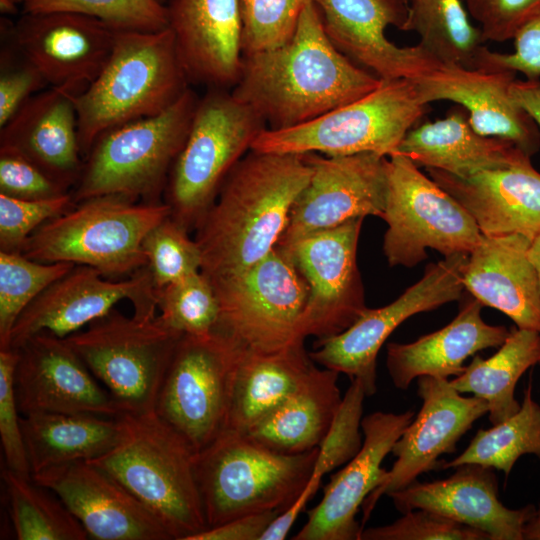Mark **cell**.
Wrapping results in <instances>:
<instances>
[{
	"mask_svg": "<svg viewBox=\"0 0 540 540\" xmlns=\"http://www.w3.org/2000/svg\"><path fill=\"white\" fill-rule=\"evenodd\" d=\"M18 54L19 61H14L6 50L1 53L0 128L29 98L49 85L41 73L19 52Z\"/></svg>",
	"mask_w": 540,
	"mask_h": 540,
	"instance_id": "50",
	"label": "cell"
},
{
	"mask_svg": "<svg viewBox=\"0 0 540 540\" xmlns=\"http://www.w3.org/2000/svg\"><path fill=\"white\" fill-rule=\"evenodd\" d=\"M265 129L263 118L231 91L208 89L169 174L164 194L170 217L195 230L227 175Z\"/></svg>",
	"mask_w": 540,
	"mask_h": 540,
	"instance_id": "8",
	"label": "cell"
},
{
	"mask_svg": "<svg viewBox=\"0 0 540 540\" xmlns=\"http://www.w3.org/2000/svg\"><path fill=\"white\" fill-rule=\"evenodd\" d=\"M161 320L182 335L204 336L216 331L219 304L201 271L157 289Z\"/></svg>",
	"mask_w": 540,
	"mask_h": 540,
	"instance_id": "40",
	"label": "cell"
},
{
	"mask_svg": "<svg viewBox=\"0 0 540 540\" xmlns=\"http://www.w3.org/2000/svg\"><path fill=\"white\" fill-rule=\"evenodd\" d=\"M381 81L332 44L311 0L287 42L243 55L241 75L231 92L253 108L268 129L278 130L355 101Z\"/></svg>",
	"mask_w": 540,
	"mask_h": 540,
	"instance_id": "1",
	"label": "cell"
},
{
	"mask_svg": "<svg viewBox=\"0 0 540 540\" xmlns=\"http://www.w3.org/2000/svg\"><path fill=\"white\" fill-rule=\"evenodd\" d=\"M426 171L467 210L484 236L520 234L532 241L540 232V173L530 157L464 177Z\"/></svg>",
	"mask_w": 540,
	"mask_h": 540,
	"instance_id": "28",
	"label": "cell"
},
{
	"mask_svg": "<svg viewBox=\"0 0 540 540\" xmlns=\"http://www.w3.org/2000/svg\"><path fill=\"white\" fill-rule=\"evenodd\" d=\"M53 491L96 540H171L159 519L109 473L88 461L52 466L32 475Z\"/></svg>",
	"mask_w": 540,
	"mask_h": 540,
	"instance_id": "21",
	"label": "cell"
},
{
	"mask_svg": "<svg viewBox=\"0 0 540 540\" xmlns=\"http://www.w3.org/2000/svg\"><path fill=\"white\" fill-rule=\"evenodd\" d=\"M311 0H240L243 55L278 47L294 34Z\"/></svg>",
	"mask_w": 540,
	"mask_h": 540,
	"instance_id": "44",
	"label": "cell"
},
{
	"mask_svg": "<svg viewBox=\"0 0 540 540\" xmlns=\"http://www.w3.org/2000/svg\"><path fill=\"white\" fill-rule=\"evenodd\" d=\"M122 417L125 432L119 444L88 462L127 488L172 539L190 540L207 529L189 444L155 412Z\"/></svg>",
	"mask_w": 540,
	"mask_h": 540,
	"instance_id": "4",
	"label": "cell"
},
{
	"mask_svg": "<svg viewBox=\"0 0 540 540\" xmlns=\"http://www.w3.org/2000/svg\"><path fill=\"white\" fill-rule=\"evenodd\" d=\"M189 83L169 27L118 30L103 69L74 99L83 157L106 131L168 109Z\"/></svg>",
	"mask_w": 540,
	"mask_h": 540,
	"instance_id": "3",
	"label": "cell"
},
{
	"mask_svg": "<svg viewBox=\"0 0 540 540\" xmlns=\"http://www.w3.org/2000/svg\"><path fill=\"white\" fill-rule=\"evenodd\" d=\"M74 266L69 262L45 263L22 253L0 251V349L9 348L11 331L22 312Z\"/></svg>",
	"mask_w": 540,
	"mask_h": 540,
	"instance_id": "39",
	"label": "cell"
},
{
	"mask_svg": "<svg viewBox=\"0 0 540 540\" xmlns=\"http://www.w3.org/2000/svg\"><path fill=\"white\" fill-rule=\"evenodd\" d=\"M159 1L163 2V0H159Z\"/></svg>",
	"mask_w": 540,
	"mask_h": 540,
	"instance_id": "59",
	"label": "cell"
},
{
	"mask_svg": "<svg viewBox=\"0 0 540 540\" xmlns=\"http://www.w3.org/2000/svg\"><path fill=\"white\" fill-rule=\"evenodd\" d=\"M515 75L440 62L413 80L425 103L447 100L461 105L477 133L508 140L531 157L540 148V132L510 95Z\"/></svg>",
	"mask_w": 540,
	"mask_h": 540,
	"instance_id": "24",
	"label": "cell"
},
{
	"mask_svg": "<svg viewBox=\"0 0 540 540\" xmlns=\"http://www.w3.org/2000/svg\"><path fill=\"white\" fill-rule=\"evenodd\" d=\"M531 241L520 234L484 236L469 254L465 289L506 314L517 328L540 332V287L529 259Z\"/></svg>",
	"mask_w": 540,
	"mask_h": 540,
	"instance_id": "29",
	"label": "cell"
},
{
	"mask_svg": "<svg viewBox=\"0 0 540 540\" xmlns=\"http://www.w3.org/2000/svg\"><path fill=\"white\" fill-rule=\"evenodd\" d=\"M313 1L332 44L380 79H413L440 63L419 43L399 47L387 39L389 25L402 30L407 20L408 4L403 0Z\"/></svg>",
	"mask_w": 540,
	"mask_h": 540,
	"instance_id": "22",
	"label": "cell"
},
{
	"mask_svg": "<svg viewBox=\"0 0 540 540\" xmlns=\"http://www.w3.org/2000/svg\"><path fill=\"white\" fill-rule=\"evenodd\" d=\"M525 454L540 460V405L533 399L531 385L524 392L519 410L511 417L479 430L466 449L440 469L477 464L510 474L515 462Z\"/></svg>",
	"mask_w": 540,
	"mask_h": 540,
	"instance_id": "38",
	"label": "cell"
},
{
	"mask_svg": "<svg viewBox=\"0 0 540 540\" xmlns=\"http://www.w3.org/2000/svg\"><path fill=\"white\" fill-rule=\"evenodd\" d=\"M70 192L25 158L0 152V194L43 200Z\"/></svg>",
	"mask_w": 540,
	"mask_h": 540,
	"instance_id": "49",
	"label": "cell"
},
{
	"mask_svg": "<svg viewBox=\"0 0 540 540\" xmlns=\"http://www.w3.org/2000/svg\"><path fill=\"white\" fill-rule=\"evenodd\" d=\"M142 247L156 290L201 271L198 243L170 216L149 231Z\"/></svg>",
	"mask_w": 540,
	"mask_h": 540,
	"instance_id": "42",
	"label": "cell"
},
{
	"mask_svg": "<svg viewBox=\"0 0 540 540\" xmlns=\"http://www.w3.org/2000/svg\"><path fill=\"white\" fill-rule=\"evenodd\" d=\"M417 379L422 406L392 447L391 453L396 457L392 468L362 504V530L382 496L409 486L426 472L440 469L439 457L454 452L473 423L488 414L484 400L462 396L448 379Z\"/></svg>",
	"mask_w": 540,
	"mask_h": 540,
	"instance_id": "18",
	"label": "cell"
},
{
	"mask_svg": "<svg viewBox=\"0 0 540 540\" xmlns=\"http://www.w3.org/2000/svg\"><path fill=\"white\" fill-rule=\"evenodd\" d=\"M17 360V349H0V438L6 467L24 477H32L15 392Z\"/></svg>",
	"mask_w": 540,
	"mask_h": 540,
	"instance_id": "47",
	"label": "cell"
},
{
	"mask_svg": "<svg viewBox=\"0 0 540 540\" xmlns=\"http://www.w3.org/2000/svg\"><path fill=\"white\" fill-rule=\"evenodd\" d=\"M528 256L536 271L540 287V232L531 241Z\"/></svg>",
	"mask_w": 540,
	"mask_h": 540,
	"instance_id": "56",
	"label": "cell"
},
{
	"mask_svg": "<svg viewBox=\"0 0 540 540\" xmlns=\"http://www.w3.org/2000/svg\"><path fill=\"white\" fill-rule=\"evenodd\" d=\"M78 93L50 86L29 98L0 128V152L25 158L70 191L84 163L74 100Z\"/></svg>",
	"mask_w": 540,
	"mask_h": 540,
	"instance_id": "27",
	"label": "cell"
},
{
	"mask_svg": "<svg viewBox=\"0 0 540 540\" xmlns=\"http://www.w3.org/2000/svg\"><path fill=\"white\" fill-rule=\"evenodd\" d=\"M166 7L189 82L232 89L243 64L240 0H170Z\"/></svg>",
	"mask_w": 540,
	"mask_h": 540,
	"instance_id": "25",
	"label": "cell"
},
{
	"mask_svg": "<svg viewBox=\"0 0 540 540\" xmlns=\"http://www.w3.org/2000/svg\"><path fill=\"white\" fill-rule=\"evenodd\" d=\"M122 300L133 305V315L139 318L157 315V290L148 266L126 279L112 280L93 267L75 265L22 312L11 331L9 348H18L40 332L66 338Z\"/></svg>",
	"mask_w": 540,
	"mask_h": 540,
	"instance_id": "17",
	"label": "cell"
},
{
	"mask_svg": "<svg viewBox=\"0 0 540 540\" xmlns=\"http://www.w3.org/2000/svg\"><path fill=\"white\" fill-rule=\"evenodd\" d=\"M513 40L511 53L486 48L479 68L510 70L522 73L528 80L540 79V12L518 30Z\"/></svg>",
	"mask_w": 540,
	"mask_h": 540,
	"instance_id": "51",
	"label": "cell"
},
{
	"mask_svg": "<svg viewBox=\"0 0 540 540\" xmlns=\"http://www.w3.org/2000/svg\"><path fill=\"white\" fill-rule=\"evenodd\" d=\"M318 448L283 454L225 429L194 456L207 528L235 518L284 511L309 481Z\"/></svg>",
	"mask_w": 540,
	"mask_h": 540,
	"instance_id": "5",
	"label": "cell"
},
{
	"mask_svg": "<svg viewBox=\"0 0 540 540\" xmlns=\"http://www.w3.org/2000/svg\"><path fill=\"white\" fill-rule=\"evenodd\" d=\"M395 154L407 157L419 168L438 169L459 177L530 157L508 140L477 133L469 124L466 110L459 108L442 119L412 128Z\"/></svg>",
	"mask_w": 540,
	"mask_h": 540,
	"instance_id": "31",
	"label": "cell"
},
{
	"mask_svg": "<svg viewBox=\"0 0 540 540\" xmlns=\"http://www.w3.org/2000/svg\"><path fill=\"white\" fill-rule=\"evenodd\" d=\"M468 257L458 253L428 264L422 278L396 300L384 307L366 308L343 332L318 339L310 358L324 368L360 380L367 396L375 394L376 362L382 345L409 317L461 299Z\"/></svg>",
	"mask_w": 540,
	"mask_h": 540,
	"instance_id": "14",
	"label": "cell"
},
{
	"mask_svg": "<svg viewBox=\"0 0 540 540\" xmlns=\"http://www.w3.org/2000/svg\"><path fill=\"white\" fill-rule=\"evenodd\" d=\"M26 0H0V9L2 13H15L17 5Z\"/></svg>",
	"mask_w": 540,
	"mask_h": 540,
	"instance_id": "57",
	"label": "cell"
},
{
	"mask_svg": "<svg viewBox=\"0 0 540 540\" xmlns=\"http://www.w3.org/2000/svg\"><path fill=\"white\" fill-rule=\"evenodd\" d=\"M321 481L322 480L320 479L310 477L301 494L290 506L276 516L265 530L260 540L285 539L300 513L318 490Z\"/></svg>",
	"mask_w": 540,
	"mask_h": 540,
	"instance_id": "53",
	"label": "cell"
},
{
	"mask_svg": "<svg viewBox=\"0 0 540 540\" xmlns=\"http://www.w3.org/2000/svg\"><path fill=\"white\" fill-rule=\"evenodd\" d=\"M366 396L361 381L351 379L333 422L318 447L311 478L322 480L325 474L345 465L359 452L363 444L361 422Z\"/></svg>",
	"mask_w": 540,
	"mask_h": 540,
	"instance_id": "43",
	"label": "cell"
},
{
	"mask_svg": "<svg viewBox=\"0 0 540 540\" xmlns=\"http://www.w3.org/2000/svg\"><path fill=\"white\" fill-rule=\"evenodd\" d=\"M24 12L67 11L95 17L116 30L159 31L168 27L159 0H26Z\"/></svg>",
	"mask_w": 540,
	"mask_h": 540,
	"instance_id": "41",
	"label": "cell"
},
{
	"mask_svg": "<svg viewBox=\"0 0 540 540\" xmlns=\"http://www.w3.org/2000/svg\"><path fill=\"white\" fill-rule=\"evenodd\" d=\"M360 540H490L473 527L425 509H413L391 524L364 528Z\"/></svg>",
	"mask_w": 540,
	"mask_h": 540,
	"instance_id": "46",
	"label": "cell"
},
{
	"mask_svg": "<svg viewBox=\"0 0 540 540\" xmlns=\"http://www.w3.org/2000/svg\"><path fill=\"white\" fill-rule=\"evenodd\" d=\"M428 111L411 78L383 80L363 97L286 129H265L251 150L263 153H321L389 157Z\"/></svg>",
	"mask_w": 540,
	"mask_h": 540,
	"instance_id": "9",
	"label": "cell"
},
{
	"mask_svg": "<svg viewBox=\"0 0 540 540\" xmlns=\"http://www.w3.org/2000/svg\"><path fill=\"white\" fill-rule=\"evenodd\" d=\"M404 2H406L407 4L409 3V0H403Z\"/></svg>",
	"mask_w": 540,
	"mask_h": 540,
	"instance_id": "58",
	"label": "cell"
},
{
	"mask_svg": "<svg viewBox=\"0 0 540 540\" xmlns=\"http://www.w3.org/2000/svg\"><path fill=\"white\" fill-rule=\"evenodd\" d=\"M456 468L448 478L432 482L416 480L389 497L401 513L425 509L478 529L490 540H523L525 525L535 508L504 506L498 497L494 469L477 464Z\"/></svg>",
	"mask_w": 540,
	"mask_h": 540,
	"instance_id": "26",
	"label": "cell"
},
{
	"mask_svg": "<svg viewBox=\"0 0 540 540\" xmlns=\"http://www.w3.org/2000/svg\"><path fill=\"white\" fill-rule=\"evenodd\" d=\"M198 100L189 87L163 112L100 135L84 157L81 176L71 191L75 203L108 194L160 202Z\"/></svg>",
	"mask_w": 540,
	"mask_h": 540,
	"instance_id": "7",
	"label": "cell"
},
{
	"mask_svg": "<svg viewBox=\"0 0 540 540\" xmlns=\"http://www.w3.org/2000/svg\"><path fill=\"white\" fill-rule=\"evenodd\" d=\"M386 169L383 252L390 266L413 267L426 259L427 248L444 257L475 249L482 233L447 191L403 155L389 156Z\"/></svg>",
	"mask_w": 540,
	"mask_h": 540,
	"instance_id": "11",
	"label": "cell"
},
{
	"mask_svg": "<svg viewBox=\"0 0 540 540\" xmlns=\"http://www.w3.org/2000/svg\"><path fill=\"white\" fill-rule=\"evenodd\" d=\"M540 363V332L513 329L499 350L487 359L475 356L463 373L450 381L458 392L484 400L490 422L495 425L520 408L514 396L518 380Z\"/></svg>",
	"mask_w": 540,
	"mask_h": 540,
	"instance_id": "35",
	"label": "cell"
},
{
	"mask_svg": "<svg viewBox=\"0 0 540 540\" xmlns=\"http://www.w3.org/2000/svg\"><path fill=\"white\" fill-rule=\"evenodd\" d=\"M32 475L46 468L97 459L121 441L123 417L88 413H32L21 418Z\"/></svg>",
	"mask_w": 540,
	"mask_h": 540,
	"instance_id": "34",
	"label": "cell"
},
{
	"mask_svg": "<svg viewBox=\"0 0 540 540\" xmlns=\"http://www.w3.org/2000/svg\"><path fill=\"white\" fill-rule=\"evenodd\" d=\"M72 192L43 200H25L0 194V251L22 253L28 238L45 222L74 205Z\"/></svg>",
	"mask_w": 540,
	"mask_h": 540,
	"instance_id": "45",
	"label": "cell"
},
{
	"mask_svg": "<svg viewBox=\"0 0 540 540\" xmlns=\"http://www.w3.org/2000/svg\"><path fill=\"white\" fill-rule=\"evenodd\" d=\"M510 95L535 122L540 130V79L514 80L510 86Z\"/></svg>",
	"mask_w": 540,
	"mask_h": 540,
	"instance_id": "54",
	"label": "cell"
},
{
	"mask_svg": "<svg viewBox=\"0 0 540 540\" xmlns=\"http://www.w3.org/2000/svg\"><path fill=\"white\" fill-rule=\"evenodd\" d=\"M363 220L356 218L280 247L290 255L308 284L300 338L313 336L318 340L337 335L367 308L357 265Z\"/></svg>",
	"mask_w": 540,
	"mask_h": 540,
	"instance_id": "15",
	"label": "cell"
},
{
	"mask_svg": "<svg viewBox=\"0 0 540 540\" xmlns=\"http://www.w3.org/2000/svg\"><path fill=\"white\" fill-rule=\"evenodd\" d=\"M280 512L267 511L241 516L221 525L207 528L190 540H260Z\"/></svg>",
	"mask_w": 540,
	"mask_h": 540,
	"instance_id": "52",
	"label": "cell"
},
{
	"mask_svg": "<svg viewBox=\"0 0 540 540\" xmlns=\"http://www.w3.org/2000/svg\"><path fill=\"white\" fill-rule=\"evenodd\" d=\"M182 336L158 314L128 317L114 308L64 339L126 413L145 414L155 410Z\"/></svg>",
	"mask_w": 540,
	"mask_h": 540,
	"instance_id": "10",
	"label": "cell"
},
{
	"mask_svg": "<svg viewBox=\"0 0 540 540\" xmlns=\"http://www.w3.org/2000/svg\"><path fill=\"white\" fill-rule=\"evenodd\" d=\"M311 173L304 155L253 150L234 166L195 228L208 281L249 268L277 246Z\"/></svg>",
	"mask_w": 540,
	"mask_h": 540,
	"instance_id": "2",
	"label": "cell"
},
{
	"mask_svg": "<svg viewBox=\"0 0 540 540\" xmlns=\"http://www.w3.org/2000/svg\"><path fill=\"white\" fill-rule=\"evenodd\" d=\"M314 366L304 341L275 351L242 347L226 429L246 432L283 402Z\"/></svg>",
	"mask_w": 540,
	"mask_h": 540,
	"instance_id": "33",
	"label": "cell"
},
{
	"mask_svg": "<svg viewBox=\"0 0 540 540\" xmlns=\"http://www.w3.org/2000/svg\"><path fill=\"white\" fill-rule=\"evenodd\" d=\"M540 364V363H539Z\"/></svg>",
	"mask_w": 540,
	"mask_h": 540,
	"instance_id": "60",
	"label": "cell"
},
{
	"mask_svg": "<svg viewBox=\"0 0 540 540\" xmlns=\"http://www.w3.org/2000/svg\"><path fill=\"white\" fill-rule=\"evenodd\" d=\"M402 31L415 32L419 44L445 64L479 68L487 48L462 0H409Z\"/></svg>",
	"mask_w": 540,
	"mask_h": 540,
	"instance_id": "36",
	"label": "cell"
},
{
	"mask_svg": "<svg viewBox=\"0 0 540 540\" xmlns=\"http://www.w3.org/2000/svg\"><path fill=\"white\" fill-rule=\"evenodd\" d=\"M16 349L14 384L23 415L88 413L121 417L126 414L64 338L40 332Z\"/></svg>",
	"mask_w": 540,
	"mask_h": 540,
	"instance_id": "20",
	"label": "cell"
},
{
	"mask_svg": "<svg viewBox=\"0 0 540 540\" xmlns=\"http://www.w3.org/2000/svg\"><path fill=\"white\" fill-rule=\"evenodd\" d=\"M117 31L80 13L24 12L10 36L15 49L50 86L81 92L109 59Z\"/></svg>",
	"mask_w": 540,
	"mask_h": 540,
	"instance_id": "19",
	"label": "cell"
},
{
	"mask_svg": "<svg viewBox=\"0 0 540 540\" xmlns=\"http://www.w3.org/2000/svg\"><path fill=\"white\" fill-rule=\"evenodd\" d=\"M209 282L219 304L215 332L256 351L305 341L299 336V325L308 284L280 247L239 273Z\"/></svg>",
	"mask_w": 540,
	"mask_h": 540,
	"instance_id": "12",
	"label": "cell"
},
{
	"mask_svg": "<svg viewBox=\"0 0 540 540\" xmlns=\"http://www.w3.org/2000/svg\"><path fill=\"white\" fill-rule=\"evenodd\" d=\"M312 168L290 210L277 244L281 248L314 232L356 218H382L387 194V158L375 153L346 156L303 154Z\"/></svg>",
	"mask_w": 540,
	"mask_h": 540,
	"instance_id": "16",
	"label": "cell"
},
{
	"mask_svg": "<svg viewBox=\"0 0 540 540\" xmlns=\"http://www.w3.org/2000/svg\"><path fill=\"white\" fill-rule=\"evenodd\" d=\"M483 40L504 42L540 12V0H462Z\"/></svg>",
	"mask_w": 540,
	"mask_h": 540,
	"instance_id": "48",
	"label": "cell"
},
{
	"mask_svg": "<svg viewBox=\"0 0 540 540\" xmlns=\"http://www.w3.org/2000/svg\"><path fill=\"white\" fill-rule=\"evenodd\" d=\"M338 376L314 366L283 402L244 434L283 454L318 448L342 401Z\"/></svg>",
	"mask_w": 540,
	"mask_h": 540,
	"instance_id": "32",
	"label": "cell"
},
{
	"mask_svg": "<svg viewBox=\"0 0 540 540\" xmlns=\"http://www.w3.org/2000/svg\"><path fill=\"white\" fill-rule=\"evenodd\" d=\"M483 306L477 299H469L440 330L412 343H389L386 366L394 386L405 390L421 376L457 377L465 370L463 363L468 357L486 348H499L510 331L487 324L481 316Z\"/></svg>",
	"mask_w": 540,
	"mask_h": 540,
	"instance_id": "30",
	"label": "cell"
},
{
	"mask_svg": "<svg viewBox=\"0 0 540 540\" xmlns=\"http://www.w3.org/2000/svg\"><path fill=\"white\" fill-rule=\"evenodd\" d=\"M170 214L166 202L95 196L45 222L28 238L22 254L45 263L90 266L109 278L130 276L147 266L145 236Z\"/></svg>",
	"mask_w": 540,
	"mask_h": 540,
	"instance_id": "6",
	"label": "cell"
},
{
	"mask_svg": "<svg viewBox=\"0 0 540 540\" xmlns=\"http://www.w3.org/2000/svg\"><path fill=\"white\" fill-rule=\"evenodd\" d=\"M9 515L18 540H85V530L50 489L9 468L2 473Z\"/></svg>",
	"mask_w": 540,
	"mask_h": 540,
	"instance_id": "37",
	"label": "cell"
},
{
	"mask_svg": "<svg viewBox=\"0 0 540 540\" xmlns=\"http://www.w3.org/2000/svg\"><path fill=\"white\" fill-rule=\"evenodd\" d=\"M413 417L412 411H378L363 417L361 449L331 477L294 540H360L359 508L383 481L387 472L382 468L383 460Z\"/></svg>",
	"mask_w": 540,
	"mask_h": 540,
	"instance_id": "23",
	"label": "cell"
},
{
	"mask_svg": "<svg viewBox=\"0 0 540 540\" xmlns=\"http://www.w3.org/2000/svg\"><path fill=\"white\" fill-rule=\"evenodd\" d=\"M241 348L219 332L183 335L176 347L154 412L195 454L226 429Z\"/></svg>",
	"mask_w": 540,
	"mask_h": 540,
	"instance_id": "13",
	"label": "cell"
},
{
	"mask_svg": "<svg viewBox=\"0 0 540 540\" xmlns=\"http://www.w3.org/2000/svg\"><path fill=\"white\" fill-rule=\"evenodd\" d=\"M524 539L540 540V506L525 525Z\"/></svg>",
	"mask_w": 540,
	"mask_h": 540,
	"instance_id": "55",
	"label": "cell"
}]
</instances>
